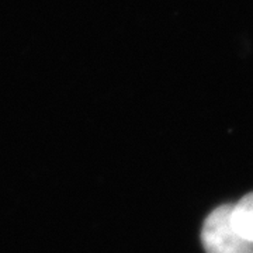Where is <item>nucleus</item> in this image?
Here are the masks:
<instances>
[{
	"mask_svg": "<svg viewBox=\"0 0 253 253\" xmlns=\"http://www.w3.org/2000/svg\"><path fill=\"white\" fill-rule=\"evenodd\" d=\"M232 208L234 206H221L206 219L201 241L207 253H253L252 242L236 231Z\"/></svg>",
	"mask_w": 253,
	"mask_h": 253,
	"instance_id": "nucleus-1",
	"label": "nucleus"
},
{
	"mask_svg": "<svg viewBox=\"0 0 253 253\" xmlns=\"http://www.w3.org/2000/svg\"><path fill=\"white\" fill-rule=\"evenodd\" d=\"M232 221L236 231L253 244V193L246 194L234 206Z\"/></svg>",
	"mask_w": 253,
	"mask_h": 253,
	"instance_id": "nucleus-2",
	"label": "nucleus"
}]
</instances>
